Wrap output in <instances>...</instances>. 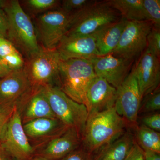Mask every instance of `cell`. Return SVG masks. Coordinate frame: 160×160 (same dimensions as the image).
<instances>
[{
  "label": "cell",
  "instance_id": "cell-16",
  "mask_svg": "<svg viewBox=\"0 0 160 160\" xmlns=\"http://www.w3.org/2000/svg\"><path fill=\"white\" fill-rule=\"evenodd\" d=\"M82 134L72 128L41 146L36 155L51 160H60L80 147Z\"/></svg>",
  "mask_w": 160,
  "mask_h": 160
},
{
  "label": "cell",
  "instance_id": "cell-39",
  "mask_svg": "<svg viewBox=\"0 0 160 160\" xmlns=\"http://www.w3.org/2000/svg\"><path fill=\"white\" fill-rule=\"evenodd\" d=\"M16 160V159H13V158H12L11 160Z\"/></svg>",
  "mask_w": 160,
  "mask_h": 160
},
{
  "label": "cell",
  "instance_id": "cell-3",
  "mask_svg": "<svg viewBox=\"0 0 160 160\" xmlns=\"http://www.w3.org/2000/svg\"><path fill=\"white\" fill-rule=\"evenodd\" d=\"M96 77L90 60H61L57 86L72 99L86 106L87 90Z\"/></svg>",
  "mask_w": 160,
  "mask_h": 160
},
{
  "label": "cell",
  "instance_id": "cell-2",
  "mask_svg": "<svg viewBox=\"0 0 160 160\" xmlns=\"http://www.w3.org/2000/svg\"><path fill=\"white\" fill-rule=\"evenodd\" d=\"M0 7L4 10L7 20V38L28 59L41 48L32 22L17 0L0 1Z\"/></svg>",
  "mask_w": 160,
  "mask_h": 160
},
{
  "label": "cell",
  "instance_id": "cell-29",
  "mask_svg": "<svg viewBox=\"0 0 160 160\" xmlns=\"http://www.w3.org/2000/svg\"><path fill=\"white\" fill-rule=\"evenodd\" d=\"M60 160H94V159L91 153L84 147H79Z\"/></svg>",
  "mask_w": 160,
  "mask_h": 160
},
{
  "label": "cell",
  "instance_id": "cell-26",
  "mask_svg": "<svg viewBox=\"0 0 160 160\" xmlns=\"http://www.w3.org/2000/svg\"><path fill=\"white\" fill-rule=\"evenodd\" d=\"M2 59L12 71L22 69L25 66V61L18 51L7 56Z\"/></svg>",
  "mask_w": 160,
  "mask_h": 160
},
{
  "label": "cell",
  "instance_id": "cell-13",
  "mask_svg": "<svg viewBox=\"0 0 160 160\" xmlns=\"http://www.w3.org/2000/svg\"><path fill=\"white\" fill-rule=\"evenodd\" d=\"M96 76L103 78L116 89L129 75L132 61L109 53L98 56L90 60Z\"/></svg>",
  "mask_w": 160,
  "mask_h": 160
},
{
  "label": "cell",
  "instance_id": "cell-24",
  "mask_svg": "<svg viewBox=\"0 0 160 160\" xmlns=\"http://www.w3.org/2000/svg\"><path fill=\"white\" fill-rule=\"evenodd\" d=\"M146 101L141 106L139 112H151L160 109V92L159 88L147 95Z\"/></svg>",
  "mask_w": 160,
  "mask_h": 160
},
{
  "label": "cell",
  "instance_id": "cell-4",
  "mask_svg": "<svg viewBox=\"0 0 160 160\" xmlns=\"http://www.w3.org/2000/svg\"><path fill=\"white\" fill-rule=\"evenodd\" d=\"M121 18L119 12L111 6L109 1H92L83 9L73 13L66 35H90Z\"/></svg>",
  "mask_w": 160,
  "mask_h": 160
},
{
  "label": "cell",
  "instance_id": "cell-21",
  "mask_svg": "<svg viewBox=\"0 0 160 160\" xmlns=\"http://www.w3.org/2000/svg\"><path fill=\"white\" fill-rule=\"evenodd\" d=\"M111 6L128 21H147L143 0H109Z\"/></svg>",
  "mask_w": 160,
  "mask_h": 160
},
{
  "label": "cell",
  "instance_id": "cell-7",
  "mask_svg": "<svg viewBox=\"0 0 160 160\" xmlns=\"http://www.w3.org/2000/svg\"><path fill=\"white\" fill-rule=\"evenodd\" d=\"M0 142L15 159L29 160L35 154L36 149L26 135L16 106L1 135Z\"/></svg>",
  "mask_w": 160,
  "mask_h": 160
},
{
  "label": "cell",
  "instance_id": "cell-30",
  "mask_svg": "<svg viewBox=\"0 0 160 160\" xmlns=\"http://www.w3.org/2000/svg\"><path fill=\"white\" fill-rule=\"evenodd\" d=\"M143 126L155 131H160V115L159 113H153L148 115L143 118L142 120Z\"/></svg>",
  "mask_w": 160,
  "mask_h": 160
},
{
  "label": "cell",
  "instance_id": "cell-25",
  "mask_svg": "<svg viewBox=\"0 0 160 160\" xmlns=\"http://www.w3.org/2000/svg\"><path fill=\"white\" fill-rule=\"evenodd\" d=\"M147 48L160 58V31L159 28L152 27L147 37Z\"/></svg>",
  "mask_w": 160,
  "mask_h": 160
},
{
  "label": "cell",
  "instance_id": "cell-28",
  "mask_svg": "<svg viewBox=\"0 0 160 160\" xmlns=\"http://www.w3.org/2000/svg\"><path fill=\"white\" fill-rule=\"evenodd\" d=\"M59 3L56 0H28L27 5L36 11H43L55 7Z\"/></svg>",
  "mask_w": 160,
  "mask_h": 160
},
{
  "label": "cell",
  "instance_id": "cell-32",
  "mask_svg": "<svg viewBox=\"0 0 160 160\" xmlns=\"http://www.w3.org/2000/svg\"><path fill=\"white\" fill-rule=\"evenodd\" d=\"M124 160H145V152L136 142Z\"/></svg>",
  "mask_w": 160,
  "mask_h": 160
},
{
  "label": "cell",
  "instance_id": "cell-8",
  "mask_svg": "<svg viewBox=\"0 0 160 160\" xmlns=\"http://www.w3.org/2000/svg\"><path fill=\"white\" fill-rule=\"evenodd\" d=\"M152 27L149 21H127L118 44L112 54L132 61L147 48V37Z\"/></svg>",
  "mask_w": 160,
  "mask_h": 160
},
{
  "label": "cell",
  "instance_id": "cell-15",
  "mask_svg": "<svg viewBox=\"0 0 160 160\" xmlns=\"http://www.w3.org/2000/svg\"><path fill=\"white\" fill-rule=\"evenodd\" d=\"M56 49L62 61L70 59L90 60L99 56L95 39L92 35H65Z\"/></svg>",
  "mask_w": 160,
  "mask_h": 160
},
{
  "label": "cell",
  "instance_id": "cell-22",
  "mask_svg": "<svg viewBox=\"0 0 160 160\" xmlns=\"http://www.w3.org/2000/svg\"><path fill=\"white\" fill-rule=\"evenodd\" d=\"M136 138L138 144L144 151L153 152L160 154L159 132L142 125L137 129Z\"/></svg>",
  "mask_w": 160,
  "mask_h": 160
},
{
  "label": "cell",
  "instance_id": "cell-38",
  "mask_svg": "<svg viewBox=\"0 0 160 160\" xmlns=\"http://www.w3.org/2000/svg\"><path fill=\"white\" fill-rule=\"evenodd\" d=\"M29 160H51L46 158L42 157L36 155H35L32 158Z\"/></svg>",
  "mask_w": 160,
  "mask_h": 160
},
{
  "label": "cell",
  "instance_id": "cell-11",
  "mask_svg": "<svg viewBox=\"0 0 160 160\" xmlns=\"http://www.w3.org/2000/svg\"><path fill=\"white\" fill-rule=\"evenodd\" d=\"M142 101L137 79L132 70L117 89L114 108L126 121L135 124Z\"/></svg>",
  "mask_w": 160,
  "mask_h": 160
},
{
  "label": "cell",
  "instance_id": "cell-23",
  "mask_svg": "<svg viewBox=\"0 0 160 160\" xmlns=\"http://www.w3.org/2000/svg\"><path fill=\"white\" fill-rule=\"evenodd\" d=\"M143 6L147 21L151 22L153 27L160 29V0H143Z\"/></svg>",
  "mask_w": 160,
  "mask_h": 160
},
{
  "label": "cell",
  "instance_id": "cell-10",
  "mask_svg": "<svg viewBox=\"0 0 160 160\" xmlns=\"http://www.w3.org/2000/svg\"><path fill=\"white\" fill-rule=\"evenodd\" d=\"M31 87L24 68L12 70L0 79V112L11 115Z\"/></svg>",
  "mask_w": 160,
  "mask_h": 160
},
{
  "label": "cell",
  "instance_id": "cell-14",
  "mask_svg": "<svg viewBox=\"0 0 160 160\" xmlns=\"http://www.w3.org/2000/svg\"><path fill=\"white\" fill-rule=\"evenodd\" d=\"M159 58L147 48L132 69L137 79L142 100L159 86Z\"/></svg>",
  "mask_w": 160,
  "mask_h": 160
},
{
  "label": "cell",
  "instance_id": "cell-9",
  "mask_svg": "<svg viewBox=\"0 0 160 160\" xmlns=\"http://www.w3.org/2000/svg\"><path fill=\"white\" fill-rule=\"evenodd\" d=\"M72 15L61 9L47 12L38 18V32L43 48L56 49L69 29Z\"/></svg>",
  "mask_w": 160,
  "mask_h": 160
},
{
  "label": "cell",
  "instance_id": "cell-17",
  "mask_svg": "<svg viewBox=\"0 0 160 160\" xmlns=\"http://www.w3.org/2000/svg\"><path fill=\"white\" fill-rule=\"evenodd\" d=\"M117 89L103 78L96 76L86 93V107L89 116L114 107Z\"/></svg>",
  "mask_w": 160,
  "mask_h": 160
},
{
  "label": "cell",
  "instance_id": "cell-37",
  "mask_svg": "<svg viewBox=\"0 0 160 160\" xmlns=\"http://www.w3.org/2000/svg\"><path fill=\"white\" fill-rule=\"evenodd\" d=\"M12 158L9 155L0 142V160H10Z\"/></svg>",
  "mask_w": 160,
  "mask_h": 160
},
{
  "label": "cell",
  "instance_id": "cell-33",
  "mask_svg": "<svg viewBox=\"0 0 160 160\" xmlns=\"http://www.w3.org/2000/svg\"><path fill=\"white\" fill-rule=\"evenodd\" d=\"M8 23L6 15L0 7V37L7 39Z\"/></svg>",
  "mask_w": 160,
  "mask_h": 160
},
{
  "label": "cell",
  "instance_id": "cell-36",
  "mask_svg": "<svg viewBox=\"0 0 160 160\" xmlns=\"http://www.w3.org/2000/svg\"><path fill=\"white\" fill-rule=\"evenodd\" d=\"M145 152V160H160L159 153L151 151Z\"/></svg>",
  "mask_w": 160,
  "mask_h": 160
},
{
  "label": "cell",
  "instance_id": "cell-20",
  "mask_svg": "<svg viewBox=\"0 0 160 160\" xmlns=\"http://www.w3.org/2000/svg\"><path fill=\"white\" fill-rule=\"evenodd\" d=\"M135 142L133 135L125 132L98 151L94 160H124Z\"/></svg>",
  "mask_w": 160,
  "mask_h": 160
},
{
  "label": "cell",
  "instance_id": "cell-19",
  "mask_svg": "<svg viewBox=\"0 0 160 160\" xmlns=\"http://www.w3.org/2000/svg\"><path fill=\"white\" fill-rule=\"evenodd\" d=\"M127 21L122 18L117 22L103 26L92 34L99 56L106 55L113 52L118 44Z\"/></svg>",
  "mask_w": 160,
  "mask_h": 160
},
{
  "label": "cell",
  "instance_id": "cell-6",
  "mask_svg": "<svg viewBox=\"0 0 160 160\" xmlns=\"http://www.w3.org/2000/svg\"><path fill=\"white\" fill-rule=\"evenodd\" d=\"M60 61L56 49L41 47L37 53L27 59L24 67L32 86H57Z\"/></svg>",
  "mask_w": 160,
  "mask_h": 160
},
{
  "label": "cell",
  "instance_id": "cell-18",
  "mask_svg": "<svg viewBox=\"0 0 160 160\" xmlns=\"http://www.w3.org/2000/svg\"><path fill=\"white\" fill-rule=\"evenodd\" d=\"M23 125L30 142L38 144L35 149L40 145L62 134L69 128L57 118H41Z\"/></svg>",
  "mask_w": 160,
  "mask_h": 160
},
{
  "label": "cell",
  "instance_id": "cell-27",
  "mask_svg": "<svg viewBox=\"0 0 160 160\" xmlns=\"http://www.w3.org/2000/svg\"><path fill=\"white\" fill-rule=\"evenodd\" d=\"M88 0H65L62 2V9L69 13L79 11L91 2Z\"/></svg>",
  "mask_w": 160,
  "mask_h": 160
},
{
  "label": "cell",
  "instance_id": "cell-5",
  "mask_svg": "<svg viewBox=\"0 0 160 160\" xmlns=\"http://www.w3.org/2000/svg\"><path fill=\"white\" fill-rule=\"evenodd\" d=\"M43 88L56 118L68 128L76 129L82 136L89 116L86 106L72 99L58 86Z\"/></svg>",
  "mask_w": 160,
  "mask_h": 160
},
{
  "label": "cell",
  "instance_id": "cell-31",
  "mask_svg": "<svg viewBox=\"0 0 160 160\" xmlns=\"http://www.w3.org/2000/svg\"><path fill=\"white\" fill-rule=\"evenodd\" d=\"M18 51V49L7 39L0 37V58Z\"/></svg>",
  "mask_w": 160,
  "mask_h": 160
},
{
  "label": "cell",
  "instance_id": "cell-12",
  "mask_svg": "<svg viewBox=\"0 0 160 160\" xmlns=\"http://www.w3.org/2000/svg\"><path fill=\"white\" fill-rule=\"evenodd\" d=\"M16 107L23 124L41 118H56L42 87L32 86Z\"/></svg>",
  "mask_w": 160,
  "mask_h": 160
},
{
  "label": "cell",
  "instance_id": "cell-34",
  "mask_svg": "<svg viewBox=\"0 0 160 160\" xmlns=\"http://www.w3.org/2000/svg\"><path fill=\"white\" fill-rule=\"evenodd\" d=\"M11 114H7L0 112V138Z\"/></svg>",
  "mask_w": 160,
  "mask_h": 160
},
{
  "label": "cell",
  "instance_id": "cell-35",
  "mask_svg": "<svg viewBox=\"0 0 160 160\" xmlns=\"http://www.w3.org/2000/svg\"><path fill=\"white\" fill-rule=\"evenodd\" d=\"M12 71L7 65L0 58V79L5 77Z\"/></svg>",
  "mask_w": 160,
  "mask_h": 160
},
{
  "label": "cell",
  "instance_id": "cell-1",
  "mask_svg": "<svg viewBox=\"0 0 160 160\" xmlns=\"http://www.w3.org/2000/svg\"><path fill=\"white\" fill-rule=\"evenodd\" d=\"M126 121L114 107L88 116L82 136L83 147L92 153L125 133Z\"/></svg>",
  "mask_w": 160,
  "mask_h": 160
}]
</instances>
